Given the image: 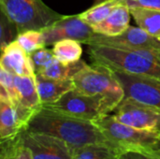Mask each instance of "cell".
I'll list each match as a JSON object with an SVG mask.
<instances>
[{"label": "cell", "instance_id": "1", "mask_svg": "<svg viewBox=\"0 0 160 159\" xmlns=\"http://www.w3.org/2000/svg\"><path fill=\"white\" fill-rule=\"evenodd\" d=\"M24 130L56 137L66 142L73 150L95 143L114 146L94 122L77 118L47 107H42L33 115Z\"/></svg>", "mask_w": 160, "mask_h": 159}, {"label": "cell", "instance_id": "2", "mask_svg": "<svg viewBox=\"0 0 160 159\" xmlns=\"http://www.w3.org/2000/svg\"><path fill=\"white\" fill-rule=\"evenodd\" d=\"M88 53L94 64L135 75L160 80V51L89 45Z\"/></svg>", "mask_w": 160, "mask_h": 159}, {"label": "cell", "instance_id": "3", "mask_svg": "<svg viewBox=\"0 0 160 159\" xmlns=\"http://www.w3.org/2000/svg\"><path fill=\"white\" fill-rule=\"evenodd\" d=\"M123 99L124 97L121 96L85 95L73 89L56 102L43 107L94 122L114 112Z\"/></svg>", "mask_w": 160, "mask_h": 159}, {"label": "cell", "instance_id": "4", "mask_svg": "<svg viewBox=\"0 0 160 159\" xmlns=\"http://www.w3.org/2000/svg\"><path fill=\"white\" fill-rule=\"evenodd\" d=\"M0 8L1 13L16 26L18 34L41 31L65 17L42 0H0Z\"/></svg>", "mask_w": 160, "mask_h": 159}, {"label": "cell", "instance_id": "5", "mask_svg": "<svg viewBox=\"0 0 160 159\" xmlns=\"http://www.w3.org/2000/svg\"><path fill=\"white\" fill-rule=\"evenodd\" d=\"M104 136L117 148L123 152L127 150L146 151L154 144L158 136L159 130L138 129L125 125L111 114L94 121Z\"/></svg>", "mask_w": 160, "mask_h": 159}, {"label": "cell", "instance_id": "6", "mask_svg": "<svg viewBox=\"0 0 160 159\" xmlns=\"http://www.w3.org/2000/svg\"><path fill=\"white\" fill-rule=\"evenodd\" d=\"M74 89L85 95H115L125 97L122 85L115 79L112 69L94 64L86 65L72 78Z\"/></svg>", "mask_w": 160, "mask_h": 159}, {"label": "cell", "instance_id": "7", "mask_svg": "<svg viewBox=\"0 0 160 159\" xmlns=\"http://www.w3.org/2000/svg\"><path fill=\"white\" fill-rule=\"evenodd\" d=\"M116 120L144 130H160V109L142 103L133 98L124 97L114 110Z\"/></svg>", "mask_w": 160, "mask_h": 159}, {"label": "cell", "instance_id": "8", "mask_svg": "<svg viewBox=\"0 0 160 159\" xmlns=\"http://www.w3.org/2000/svg\"><path fill=\"white\" fill-rule=\"evenodd\" d=\"M112 71L122 85L125 97L133 98L160 109V80L118 70Z\"/></svg>", "mask_w": 160, "mask_h": 159}, {"label": "cell", "instance_id": "9", "mask_svg": "<svg viewBox=\"0 0 160 159\" xmlns=\"http://www.w3.org/2000/svg\"><path fill=\"white\" fill-rule=\"evenodd\" d=\"M20 135L32 159H72L74 150L56 137L28 130H22Z\"/></svg>", "mask_w": 160, "mask_h": 159}, {"label": "cell", "instance_id": "10", "mask_svg": "<svg viewBox=\"0 0 160 159\" xmlns=\"http://www.w3.org/2000/svg\"><path fill=\"white\" fill-rule=\"evenodd\" d=\"M45 45H54L63 39H74L81 43L86 42L95 35L93 27L84 22L80 15L66 16L52 25L41 30Z\"/></svg>", "mask_w": 160, "mask_h": 159}, {"label": "cell", "instance_id": "11", "mask_svg": "<svg viewBox=\"0 0 160 159\" xmlns=\"http://www.w3.org/2000/svg\"><path fill=\"white\" fill-rule=\"evenodd\" d=\"M87 45H107L119 48L151 49L160 51V40L141 27L129 25L122 34L113 37L95 35L86 42Z\"/></svg>", "mask_w": 160, "mask_h": 159}, {"label": "cell", "instance_id": "12", "mask_svg": "<svg viewBox=\"0 0 160 159\" xmlns=\"http://www.w3.org/2000/svg\"><path fill=\"white\" fill-rule=\"evenodd\" d=\"M0 67L19 76L35 77L29 54L17 40L9 43L2 52Z\"/></svg>", "mask_w": 160, "mask_h": 159}, {"label": "cell", "instance_id": "13", "mask_svg": "<svg viewBox=\"0 0 160 159\" xmlns=\"http://www.w3.org/2000/svg\"><path fill=\"white\" fill-rule=\"evenodd\" d=\"M35 80L42 106L56 102L65 94L74 89L72 80H53L40 74H36Z\"/></svg>", "mask_w": 160, "mask_h": 159}, {"label": "cell", "instance_id": "14", "mask_svg": "<svg viewBox=\"0 0 160 159\" xmlns=\"http://www.w3.org/2000/svg\"><path fill=\"white\" fill-rule=\"evenodd\" d=\"M130 16V8L127 5L119 4L104 21L92 27L97 34L108 37L118 36L129 26Z\"/></svg>", "mask_w": 160, "mask_h": 159}, {"label": "cell", "instance_id": "15", "mask_svg": "<svg viewBox=\"0 0 160 159\" xmlns=\"http://www.w3.org/2000/svg\"><path fill=\"white\" fill-rule=\"evenodd\" d=\"M25 126L11 102L0 100V140L8 141L18 136Z\"/></svg>", "mask_w": 160, "mask_h": 159}, {"label": "cell", "instance_id": "16", "mask_svg": "<svg viewBox=\"0 0 160 159\" xmlns=\"http://www.w3.org/2000/svg\"><path fill=\"white\" fill-rule=\"evenodd\" d=\"M35 77L19 75H15L14 77L19 104L32 111L34 113L38 112L43 107L38 96Z\"/></svg>", "mask_w": 160, "mask_h": 159}, {"label": "cell", "instance_id": "17", "mask_svg": "<svg viewBox=\"0 0 160 159\" xmlns=\"http://www.w3.org/2000/svg\"><path fill=\"white\" fill-rule=\"evenodd\" d=\"M123 151L117 147L95 143L74 149L72 159H119Z\"/></svg>", "mask_w": 160, "mask_h": 159}, {"label": "cell", "instance_id": "18", "mask_svg": "<svg viewBox=\"0 0 160 159\" xmlns=\"http://www.w3.org/2000/svg\"><path fill=\"white\" fill-rule=\"evenodd\" d=\"M131 16L139 27L160 40V11L145 7L130 8Z\"/></svg>", "mask_w": 160, "mask_h": 159}, {"label": "cell", "instance_id": "19", "mask_svg": "<svg viewBox=\"0 0 160 159\" xmlns=\"http://www.w3.org/2000/svg\"><path fill=\"white\" fill-rule=\"evenodd\" d=\"M86 65L82 59L73 63H62L56 59L48 68L38 74L53 80H72L74 75L81 71Z\"/></svg>", "mask_w": 160, "mask_h": 159}, {"label": "cell", "instance_id": "20", "mask_svg": "<svg viewBox=\"0 0 160 159\" xmlns=\"http://www.w3.org/2000/svg\"><path fill=\"white\" fill-rule=\"evenodd\" d=\"M55 58L62 63H73L81 60L82 48L81 42L74 39H63L56 42L52 48Z\"/></svg>", "mask_w": 160, "mask_h": 159}, {"label": "cell", "instance_id": "21", "mask_svg": "<svg viewBox=\"0 0 160 159\" xmlns=\"http://www.w3.org/2000/svg\"><path fill=\"white\" fill-rule=\"evenodd\" d=\"M120 4V0H108L103 3L94 5L92 7L79 14L80 17L91 26L104 21L116 6Z\"/></svg>", "mask_w": 160, "mask_h": 159}, {"label": "cell", "instance_id": "22", "mask_svg": "<svg viewBox=\"0 0 160 159\" xmlns=\"http://www.w3.org/2000/svg\"><path fill=\"white\" fill-rule=\"evenodd\" d=\"M0 159H32V157L19 134L13 139L1 142Z\"/></svg>", "mask_w": 160, "mask_h": 159}, {"label": "cell", "instance_id": "23", "mask_svg": "<svg viewBox=\"0 0 160 159\" xmlns=\"http://www.w3.org/2000/svg\"><path fill=\"white\" fill-rule=\"evenodd\" d=\"M16 40L29 55L35 51L46 47L43 34L38 30H29L22 32L18 35Z\"/></svg>", "mask_w": 160, "mask_h": 159}, {"label": "cell", "instance_id": "24", "mask_svg": "<svg viewBox=\"0 0 160 159\" xmlns=\"http://www.w3.org/2000/svg\"><path fill=\"white\" fill-rule=\"evenodd\" d=\"M29 56L35 74L41 73L56 60L52 50H49L45 47L35 51Z\"/></svg>", "mask_w": 160, "mask_h": 159}, {"label": "cell", "instance_id": "25", "mask_svg": "<svg viewBox=\"0 0 160 159\" xmlns=\"http://www.w3.org/2000/svg\"><path fill=\"white\" fill-rule=\"evenodd\" d=\"M18 31L16 26L3 14L1 13L0 20V48L1 52L11 42L17 39Z\"/></svg>", "mask_w": 160, "mask_h": 159}, {"label": "cell", "instance_id": "26", "mask_svg": "<svg viewBox=\"0 0 160 159\" xmlns=\"http://www.w3.org/2000/svg\"><path fill=\"white\" fill-rule=\"evenodd\" d=\"M15 75L2 67H0V84L5 87V89L8 91L10 100L13 106H17L19 104L17 90L15 86V81H14Z\"/></svg>", "mask_w": 160, "mask_h": 159}, {"label": "cell", "instance_id": "27", "mask_svg": "<svg viewBox=\"0 0 160 159\" xmlns=\"http://www.w3.org/2000/svg\"><path fill=\"white\" fill-rule=\"evenodd\" d=\"M120 4L127 5L129 8L145 7L160 11V0H120Z\"/></svg>", "mask_w": 160, "mask_h": 159}, {"label": "cell", "instance_id": "28", "mask_svg": "<svg viewBox=\"0 0 160 159\" xmlns=\"http://www.w3.org/2000/svg\"><path fill=\"white\" fill-rule=\"evenodd\" d=\"M119 159H156L147 153L143 151H139V150H127L124 151Z\"/></svg>", "mask_w": 160, "mask_h": 159}, {"label": "cell", "instance_id": "29", "mask_svg": "<svg viewBox=\"0 0 160 159\" xmlns=\"http://www.w3.org/2000/svg\"><path fill=\"white\" fill-rule=\"evenodd\" d=\"M143 152L147 153L148 155H150L154 158L160 159V130L159 136H158L157 142L154 144H152L146 151H143Z\"/></svg>", "mask_w": 160, "mask_h": 159}, {"label": "cell", "instance_id": "30", "mask_svg": "<svg viewBox=\"0 0 160 159\" xmlns=\"http://www.w3.org/2000/svg\"><path fill=\"white\" fill-rule=\"evenodd\" d=\"M105 1H108V0H95L94 2V5H98V4H100V3H103Z\"/></svg>", "mask_w": 160, "mask_h": 159}]
</instances>
